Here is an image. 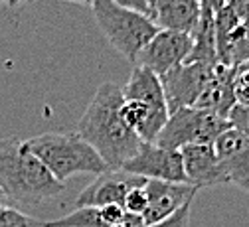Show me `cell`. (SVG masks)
<instances>
[{
	"label": "cell",
	"mask_w": 249,
	"mask_h": 227,
	"mask_svg": "<svg viewBox=\"0 0 249 227\" xmlns=\"http://www.w3.org/2000/svg\"><path fill=\"white\" fill-rule=\"evenodd\" d=\"M123 101L121 85L113 81L101 83L91 97L75 131L95 148L109 170H119L142 142L121 117Z\"/></svg>",
	"instance_id": "6da1fadb"
},
{
	"label": "cell",
	"mask_w": 249,
	"mask_h": 227,
	"mask_svg": "<svg viewBox=\"0 0 249 227\" xmlns=\"http://www.w3.org/2000/svg\"><path fill=\"white\" fill-rule=\"evenodd\" d=\"M66 184L30 152L22 139H0V192L10 206L40 204L59 196ZM16 208V206H14Z\"/></svg>",
	"instance_id": "7a4b0ae2"
},
{
	"label": "cell",
	"mask_w": 249,
	"mask_h": 227,
	"mask_svg": "<svg viewBox=\"0 0 249 227\" xmlns=\"http://www.w3.org/2000/svg\"><path fill=\"white\" fill-rule=\"evenodd\" d=\"M26 146L50 170L55 180L64 184L75 174L99 176L109 170L95 148L85 142L77 133L36 135L26 140Z\"/></svg>",
	"instance_id": "3957f363"
},
{
	"label": "cell",
	"mask_w": 249,
	"mask_h": 227,
	"mask_svg": "<svg viewBox=\"0 0 249 227\" xmlns=\"http://www.w3.org/2000/svg\"><path fill=\"white\" fill-rule=\"evenodd\" d=\"M101 34L105 40L124 57L135 63L139 52L146 46V42L157 34L159 28L148 16L124 10L111 0H99L91 6Z\"/></svg>",
	"instance_id": "277c9868"
},
{
	"label": "cell",
	"mask_w": 249,
	"mask_h": 227,
	"mask_svg": "<svg viewBox=\"0 0 249 227\" xmlns=\"http://www.w3.org/2000/svg\"><path fill=\"white\" fill-rule=\"evenodd\" d=\"M230 126L231 122L228 119L215 113L196 107H182L168 115L154 144L170 150H180L188 144H213V140Z\"/></svg>",
	"instance_id": "5b68a950"
},
{
	"label": "cell",
	"mask_w": 249,
	"mask_h": 227,
	"mask_svg": "<svg viewBox=\"0 0 249 227\" xmlns=\"http://www.w3.org/2000/svg\"><path fill=\"white\" fill-rule=\"evenodd\" d=\"M215 63L184 61L180 66L172 68L170 71H166L164 75H160L168 115L182 109V107H194L206 81L212 75V70H213Z\"/></svg>",
	"instance_id": "8992f818"
},
{
	"label": "cell",
	"mask_w": 249,
	"mask_h": 227,
	"mask_svg": "<svg viewBox=\"0 0 249 227\" xmlns=\"http://www.w3.org/2000/svg\"><path fill=\"white\" fill-rule=\"evenodd\" d=\"M119 170L129 172L133 176H141L144 180L188 184L182 166L180 150L162 148L154 142H141L139 150Z\"/></svg>",
	"instance_id": "52a82bcc"
},
{
	"label": "cell",
	"mask_w": 249,
	"mask_h": 227,
	"mask_svg": "<svg viewBox=\"0 0 249 227\" xmlns=\"http://www.w3.org/2000/svg\"><path fill=\"white\" fill-rule=\"evenodd\" d=\"M192 52V36L176 30H160L139 52L135 66L146 68L159 77L186 61Z\"/></svg>",
	"instance_id": "ba28073f"
},
{
	"label": "cell",
	"mask_w": 249,
	"mask_h": 227,
	"mask_svg": "<svg viewBox=\"0 0 249 227\" xmlns=\"http://www.w3.org/2000/svg\"><path fill=\"white\" fill-rule=\"evenodd\" d=\"M200 188L192 184H176V182H160V180H146V210L142 213L144 227L159 223L178 211L182 206L190 204Z\"/></svg>",
	"instance_id": "9c48e42d"
},
{
	"label": "cell",
	"mask_w": 249,
	"mask_h": 227,
	"mask_svg": "<svg viewBox=\"0 0 249 227\" xmlns=\"http://www.w3.org/2000/svg\"><path fill=\"white\" fill-rule=\"evenodd\" d=\"M146 180L133 176L123 170H107L99 174L93 184H89L75 200V208H103V206H123L129 190L144 186Z\"/></svg>",
	"instance_id": "30bf717a"
},
{
	"label": "cell",
	"mask_w": 249,
	"mask_h": 227,
	"mask_svg": "<svg viewBox=\"0 0 249 227\" xmlns=\"http://www.w3.org/2000/svg\"><path fill=\"white\" fill-rule=\"evenodd\" d=\"M182 166L186 174V182L206 188V186H222L230 184L226 168L217 156L213 144H188L180 148Z\"/></svg>",
	"instance_id": "8fae6325"
},
{
	"label": "cell",
	"mask_w": 249,
	"mask_h": 227,
	"mask_svg": "<svg viewBox=\"0 0 249 227\" xmlns=\"http://www.w3.org/2000/svg\"><path fill=\"white\" fill-rule=\"evenodd\" d=\"M213 148L226 168L230 184L249 192V137L230 126L213 140Z\"/></svg>",
	"instance_id": "7c38bea8"
},
{
	"label": "cell",
	"mask_w": 249,
	"mask_h": 227,
	"mask_svg": "<svg viewBox=\"0 0 249 227\" xmlns=\"http://www.w3.org/2000/svg\"><path fill=\"white\" fill-rule=\"evenodd\" d=\"M233 71H235V68L224 66V63L217 61L213 66V70H212L210 79L206 81V85H204V89L198 97V101L194 103V107L228 119L231 109L235 107Z\"/></svg>",
	"instance_id": "4fadbf2b"
},
{
	"label": "cell",
	"mask_w": 249,
	"mask_h": 227,
	"mask_svg": "<svg viewBox=\"0 0 249 227\" xmlns=\"http://www.w3.org/2000/svg\"><path fill=\"white\" fill-rule=\"evenodd\" d=\"M148 18L160 30L192 34L200 20L198 0H148Z\"/></svg>",
	"instance_id": "5bb4252c"
},
{
	"label": "cell",
	"mask_w": 249,
	"mask_h": 227,
	"mask_svg": "<svg viewBox=\"0 0 249 227\" xmlns=\"http://www.w3.org/2000/svg\"><path fill=\"white\" fill-rule=\"evenodd\" d=\"M123 206L103 208H75L59 219L44 221L46 227H117L124 219Z\"/></svg>",
	"instance_id": "9a60e30c"
},
{
	"label": "cell",
	"mask_w": 249,
	"mask_h": 227,
	"mask_svg": "<svg viewBox=\"0 0 249 227\" xmlns=\"http://www.w3.org/2000/svg\"><path fill=\"white\" fill-rule=\"evenodd\" d=\"M0 227H46L44 221L26 215L14 206H4L0 210Z\"/></svg>",
	"instance_id": "2e32d148"
},
{
	"label": "cell",
	"mask_w": 249,
	"mask_h": 227,
	"mask_svg": "<svg viewBox=\"0 0 249 227\" xmlns=\"http://www.w3.org/2000/svg\"><path fill=\"white\" fill-rule=\"evenodd\" d=\"M233 95L235 105L249 107V61L237 66L233 71Z\"/></svg>",
	"instance_id": "e0dca14e"
},
{
	"label": "cell",
	"mask_w": 249,
	"mask_h": 227,
	"mask_svg": "<svg viewBox=\"0 0 249 227\" xmlns=\"http://www.w3.org/2000/svg\"><path fill=\"white\" fill-rule=\"evenodd\" d=\"M146 192L144 186H137L133 190H129V193L123 200V210L127 213H135V215H142L146 210Z\"/></svg>",
	"instance_id": "ac0fdd59"
},
{
	"label": "cell",
	"mask_w": 249,
	"mask_h": 227,
	"mask_svg": "<svg viewBox=\"0 0 249 227\" xmlns=\"http://www.w3.org/2000/svg\"><path fill=\"white\" fill-rule=\"evenodd\" d=\"M190 210H192V202L182 206L178 211H174L170 217L159 221V223H152L146 227H188L190 225Z\"/></svg>",
	"instance_id": "d6986e66"
},
{
	"label": "cell",
	"mask_w": 249,
	"mask_h": 227,
	"mask_svg": "<svg viewBox=\"0 0 249 227\" xmlns=\"http://www.w3.org/2000/svg\"><path fill=\"white\" fill-rule=\"evenodd\" d=\"M111 2H115L117 6L124 10H133V12L148 16V0H111Z\"/></svg>",
	"instance_id": "ffe728a7"
},
{
	"label": "cell",
	"mask_w": 249,
	"mask_h": 227,
	"mask_svg": "<svg viewBox=\"0 0 249 227\" xmlns=\"http://www.w3.org/2000/svg\"><path fill=\"white\" fill-rule=\"evenodd\" d=\"M224 4L239 20H249V0H224Z\"/></svg>",
	"instance_id": "44dd1931"
},
{
	"label": "cell",
	"mask_w": 249,
	"mask_h": 227,
	"mask_svg": "<svg viewBox=\"0 0 249 227\" xmlns=\"http://www.w3.org/2000/svg\"><path fill=\"white\" fill-rule=\"evenodd\" d=\"M200 16H215V12L224 6V0H198Z\"/></svg>",
	"instance_id": "7402d4cb"
},
{
	"label": "cell",
	"mask_w": 249,
	"mask_h": 227,
	"mask_svg": "<svg viewBox=\"0 0 249 227\" xmlns=\"http://www.w3.org/2000/svg\"><path fill=\"white\" fill-rule=\"evenodd\" d=\"M66 2H75V4H81V6H87L91 8L95 2H99V0H66Z\"/></svg>",
	"instance_id": "603a6c76"
},
{
	"label": "cell",
	"mask_w": 249,
	"mask_h": 227,
	"mask_svg": "<svg viewBox=\"0 0 249 227\" xmlns=\"http://www.w3.org/2000/svg\"><path fill=\"white\" fill-rule=\"evenodd\" d=\"M24 2H30V0H8V2H6V4H8L10 8H16V6L24 4Z\"/></svg>",
	"instance_id": "cb8c5ba5"
},
{
	"label": "cell",
	"mask_w": 249,
	"mask_h": 227,
	"mask_svg": "<svg viewBox=\"0 0 249 227\" xmlns=\"http://www.w3.org/2000/svg\"><path fill=\"white\" fill-rule=\"evenodd\" d=\"M8 2V0H0V6H2V4H6Z\"/></svg>",
	"instance_id": "d4e9b609"
}]
</instances>
